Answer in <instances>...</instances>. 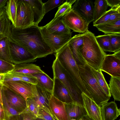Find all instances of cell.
Masks as SVG:
<instances>
[{"mask_svg":"<svg viewBox=\"0 0 120 120\" xmlns=\"http://www.w3.org/2000/svg\"><path fill=\"white\" fill-rule=\"evenodd\" d=\"M9 39L10 42L24 48L37 59L53 53L43 38L38 26L34 25L25 29H19L12 26Z\"/></svg>","mask_w":120,"mask_h":120,"instance_id":"6da1fadb","label":"cell"},{"mask_svg":"<svg viewBox=\"0 0 120 120\" xmlns=\"http://www.w3.org/2000/svg\"><path fill=\"white\" fill-rule=\"evenodd\" d=\"M83 34V43L81 51L86 63L96 70H100L106 54L100 47L94 34L88 30Z\"/></svg>","mask_w":120,"mask_h":120,"instance_id":"7a4b0ae2","label":"cell"},{"mask_svg":"<svg viewBox=\"0 0 120 120\" xmlns=\"http://www.w3.org/2000/svg\"><path fill=\"white\" fill-rule=\"evenodd\" d=\"M78 66L81 79L93 100L100 107L108 102L110 97L105 94L99 86L91 67L86 63Z\"/></svg>","mask_w":120,"mask_h":120,"instance_id":"3957f363","label":"cell"},{"mask_svg":"<svg viewBox=\"0 0 120 120\" xmlns=\"http://www.w3.org/2000/svg\"><path fill=\"white\" fill-rule=\"evenodd\" d=\"M55 53L56 58L69 73L82 92L92 98L81 79L78 65L73 56L68 42Z\"/></svg>","mask_w":120,"mask_h":120,"instance_id":"277c9868","label":"cell"},{"mask_svg":"<svg viewBox=\"0 0 120 120\" xmlns=\"http://www.w3.org/2000/svg\"><path fill=\"white\" fill-rule=\"evenodd\" d=\"M53 78L59 79L68 91L73 101L83 105L81 94L82 92L67 72L56 58L52 66Z\"/></svg>","mask_w":120,"mask_h":120,"instance_id":"5b68a950","label":"cell"},{"mask_svg":"<svg viewBox=\"0 0 120 120\" xmlns=\"http://www.w3.org/2000/svg\"><path fill=\"white\" fill-rule=\"evenodd\" d=\"M34 25V14L30 6L25 0H18L15 28L24 29Z\"/></svg>","mask_w":120,"mask_h":120,"instance_id":"8992f818","label":"cell"},{"mask_svg":"<svg viewBox=\"0 0 120 120\" xmlns=\"http://www.w3.org/2000/svg\"><path fill=\"white\" fill-rule=\"evenodd\" d=\"M3 85L22 97L26 101L28 98H35L37 95L36 85L24 81H4Z\"/></svg>","mask_w":120,"mask_h":120,"instance_id":"52a82bcc","label":"cell"},{"mask_svg":"<svg viewBox=\"0 0 120 120\" xmlns=\"http://www.w3.org/2000/svg\"><path fill=\"white\" fill-rule=\"evenodd\" d=\"M100 70L112 77H120V50L112 54H106Z\"/></svg>","mask_w":120,"mask_h":120,"instance_id":"ba28073f","label":"cell"},{"mask_svg":"<svg viewBox=\"0 0 120 120\" xmlns=\"http://www.w3.org/2000/svg\"><path fill=\"white\" fill-rule=\"evenodd\" d=\"M63 19L67 26L75 32L83 33L88 30V25L85 21L72 9Z\"/></svg>","mask_w":120,"mask_h":120,"instance_id":"9c48e42d","label":"cell"},{"mask_svg":"<svg viewBox=\"0 0 120 120\" xmlns=\"http://www.w3.org/2000/svg\"><path fill=\"white\" fill-rule=\"evenodd\" d=\"M45 41L53 53H55L67 43L71 38V34L56 35L47 32L42 26L39 27Z\"/></svg>","mask_w":120,"mask_h":120,"instance_id":"30bf717a","label":"cell"},{"mask_svg":"<svg viewBox=\"0 0 120 120\" xmlns=\"http://www.w3.org/2000/svg\"><path fill=\"white\" fill-rule=\"evenodd\" d=\"M72 10L80 16L89 25L94 21V6L91 0H76Z\"/></svg>","mask_w":120,"mask_h":120,"instance_id":"8fae6325","label":"cell"},{"mask_svg":"<svg viewBox=\"0 0 120 120\" xmlns=\"http://www.w3.org/2000/svg\"><path fill=\"white\" fill-rule=\"evenodd\" d=\"M83 41L82 33L75 35L68 42V46L78 65H83L86 63L81 54Z\"/></svg>","mask_w":120,"mask_h":120,"instance_id":"7c38bea8","label":"cell"},{"mask_svg":"<svg viewBox=\"0 0 120 120\" xmlns=\"http://www.w3.org/2000/svg\"><path fill=\"white\" fill-rule=\"evenodd\" d=\"M63 16L52 19L42 27L47 32L53 35L60 36L71 34V29L63 20Z\"/></svg>","mask_w":120,"mask_h":120,"instance_id":"4fadbf2b","label":"cell"},{"mask_svg":"<svg viewBox=\"0 0 120 120\" xmlns=\"http://www.w3.org/2000/svg\"><path fill=\"white\" fill-rule=\"evenodd\" d=\"M4 92L10 106L18 112L21 113L26 108V101L22 97L3 86Z\"/></svg>","mask_w":120,"mask_h":120,"instance_id":"5bb4252c","label":"cell"},{"mask_svg":"<svg viewBox=\"0 0 120 120\" xmlns=\"http://www.w3.org/2000/svg\"><path fill=\"white\" fill-rule=\"evenodd\" d=\"M83 105L87 115L92 120H102L101 107L92 98L82 92Z\"/></svg>","mask_w":120,"mask_h":120,"instance_id":"9a60e30c","label":"cell"},{"mask_svg":"<svg viewBox=\"0 0 120 120\" xmlns=\"http://www.w3.org/2000/svg\"><path fill=\"white\" fill-rule=\"evenodd\" d=\"M10 48L12 56L18 60L17 64L33 62L36 60L37 58L31 53L20 46L10 42Z\"/></svg>","mask_w":120,"mask_h":120,"instance_id":"2e32d148","label":"cell"},{"mask_svg":"<svg viewBox=\"0 0 120 120\" xmlns=\"http://www.w3.org/2000/svg\"><path fill=\"white\" fill-rule=\"evenodd\" d=\"M65 103L52 95L49 107L56 120H68L65 108Z\"/></svg>","mask_w":120,"mask_h":120,"instance_id":"e0dca14e","label":"cell"},{"mask_svg":"<svg viewBox=\"0 0 120 120\" xmlns=\"http://www.w3.org/2000/svg\"><path fill=\"white\" fill-rule=\"evenodd\" d=\"M65 108L68 120L72 119L79 120L87 115L83 105L76 101L65 103Z\"/></svg>","mask_w":120,"mask_h":120,"instance_id":"ac0fdd59","label":"cell"},{"mask_svg":"<svg viewBox=\"0 0 120 120\" xmlns=\"http://www.w3.org/2000/svg\"><path fill=\"white\" fill-rule=\"evenodd\" d=\"M54 84L52 95L61 101L66 103L73 101L68 90L58 79L53 78Z\"/></svg>","mask_w":120,"mask_h":120,"instance_id":"d6986e66","label":"cell"},{"mask_svg":"<svg viewBox=\"0 0 120 120\" xmlns=\"http://www.w3.org/2000/svg\"><path fill=\"white\" fill-rule=\"evenodd\" d=\"M101 108L102 120H115L120 114V109L114 101L107 102Z\"/></svg>","mask_w":120,"mask_h":120,"instance_id":"ffe728a7","label":"cell"},{"mask_svg":"<svg viewBox=\"0 0 120 120\" xmlns=\"http://www.w3.org/2000/svg\"><path fill=\"white\" fill-rule=\"evenodd\" d=\"M25 0L30 6L33 12L34 25L38 26L45 14L43 3L41 0Z\"/></svg>","mask_w":120,"mask_h":120,"instance_id":"44dd1931","label":"cell"},{"mask_svg":"<svg viewBox=\"0 0 120 120\" xmlns=\"http://www.w3.org/2000/svg\"><path fill=\"white\" fill-rule=\"evenodd\" d=\"M12 24L7 17L4 8L0 9V39L4 37L9 38Z\"/></svg>","mask_w":120,"mask_h":120,"instance_id":"7402d4cb","label":"cell"},{"mask_svg":"<svg viewBox=\"0 0 120 120\" xmlns=\"http://www.w3.org/2000/svg\"><path fill=\"white\" fill-rule=\"evenodd\" d=\"M9 71L26 75L44 72L39 66L34 64L29 63L18 64L13 69Z\"/></svg>","mask_w":120,"mask_h":120,"instance_id":"603a6c76","label":"cell"},{"mask_svg":"<svg viewBox=\"0 0 120 120\" xmlns=\"http://www.w3.org/2000/svg\"><path fill=\"white\" fill-rule=\"evenodd\" d=\"M36 85L37 95L34 99L39 108L44 106L49 107L50 99L52 93L44 89L38 85Z\"/></svg>","mask_w":120,"mask_h":120,"instance_id":"cb8c5ba5","label":"cell"},{"mask_svg":"<svg viewBox=\"0 0 120 120\" xmlns=\"http://www.w3.org/2000/svg\"><path fill=\"white\" fill-rule=\"evenodd\" d=\"M28 75L35 78L37 79L38 82L37 85L52 93L54 80L45 73H38Z\"/></svg>","mask_w":120,"mask_h":120,"instance_id":"d4e9b609","label":"cell"},{"mask_svg":"<svg viewBox=\"0 0 120 120\" xmlns=\"http://www.w3.org/2000/svg\"><path fill=\"white\" fill-rule=\"evenodd\" d=\"M105 34H120V19L94 26Z\"/></svg>","mask_w":120,"mask_h":120,"instance_id":"484cf974","label":"cell"},{"mask_svg":"<svg viewBox=\"0 0 120 120\" xmlns=\"http://www.w3.org/2000/svg\"><path fill=\"white\" fill-rule=\"evenodd\" d=\"M18 0H9L4 8L6 15L15 28L16 25Z\"/></svg>","mask_w":120,"mask_h":120,"instance_id":"4316f807","label":"cell"},{"mask_svg":"<svg viewBox=\"0 0 120 120\" xmlns=\"http://www.w3.org/2000/svg\"><path fill=\"white\" fill-rule=\"evenodd\" d=\"M10 42L7 37L0 39V58L11 63L13 60L10 49Z\"/></svg>","mask_w":120,"mask_h":120,"instance_id":"83f0119b","label":"cell"},{"mask_svg":"<svg viewBox=\"0 0 120 120\" xmlns=\"http://www.w3.org/2000/svg\"><path fill=\"white\" fill-rule=\"evenodd\" d=\"M109 89L114 101H120V77L111 76L109 81Z\"/></svg>","mask_w":120,"mask_h":120,"instance_id":"f1b7e54d","label":"cell"},{"mask_svg":"<svg viewBox=\"0 0 120 120\" xmlns=\"http://www.w3.org/2000/svg\"><path fill=\"white\" fill-rule=\"evenodd\" d=\"M94 6V21H96L107 11L108 5L106 0H95Z\"/></svg>","mask_w":120,"mask_h":120,"instance_id":"f546056e","label":"cell"},{"mask_svg":"<svg viewBox=\"0 0 120 120\" xmlns=\"http://www.w3.org/2000/svg\"><path fill=\"white\" fill-rule=\"evenodd\" d=\"M91 68L99 86L105 94L111 97V95L108 85L105 80L102 71L100 70H96L92 67Z\"/></svg>","mask_w":120,"mask_h":120,"instance_id":"4dcf8cb0","label":"cell"},{"mask_svg":"<svg viewBox=\"0 0 120 120\" xmlns=\"http://www.w3.org/2000/svg\"><path fill=\"white\" fill-rule=\"evenodd\" d=\"M2 95L3 103V106L5 116V120H9L11 118L20 114L21 113L11 108L9 105L6 100L3 87L2 91Z\"/></svg>","mask_w":120,"mask_h":120,"instance_id":"1f68e13d","label":"cell"},{"mask_svg":"<svg viewBox=\"0 0 120 120\" xmlns=\"http://www.w3.org/2000/svg\"><path fill=\"white\" fill-rule=\"evenodd\" d=\"M75 0H66L59 7L58 10L52 20L63 17L69 13L71 10L72 5L75 2Z\"/></svg>","mask_w":120,"mask_h":120,"instance_id":"d6a6232c","label":"cell"},{"mask_svg":"<svg viewBox=\"0 0 120 120\" xmlns=\"http://www.w3.org/2000/svg\"><path fill=\"white\" fill-rule=\"evenodd\" d=\"M110 34L99 35L96 36L98 44L104 52H111L110 42Z\"/></svg>","mask_w":120,"mask_h":120,"instance_id":"836d02e7","label":"cell"},{"mask_svg":"<svg viewBox=\"0 0 120 120\" xmlns=\"http://www.w3.org/2000/svg\"><path fill=\"white\" fill-rule=\"evenodd\" d=\"M26 102V108L25 110L35 118L38 117L39 108L34 98H28Z\"/></svg>","mask_w":120,"mask_h":120,"instance_id":"e575fe53","label":"cell"},{"mask_svg":"<svg viewBox=\"0 0 120 120\" xmlns=\"http://www.w3.org/2000/svg\"><path fill=\"white\" fill-rule=\"evenodd\" d=\"M120 9V6L114 7L107 11L101 17L93 23L94 26L106 22L111 15L119 10Z\"/></svg>","mask_w":120,"mask_h":120,"instance_id":"d590c367","label":"cell"},{"mask_svg":"<svg viewBox=\"0 0 120 120\" xmlns=\"http://www.w3.org/2000/svg\"><path fill=\"white\" fill-rule=\"evenodd\" d=\"M110 42L111 52L120 50V34H110Z\"/></svg>","mask_w":120,"mask_h":120,"instance_id":"8d00e7d4","label":"cell"},{"mask_svg":"<svg viewBox=\"0 0 120 120\" xmlns=\"http://www.w3.org/2000/svg\"><path fill=\"white\" fill-rule=\"evenodd\" d=\"M6 73L12 76L19 78L22 81L35 85H37L38 84L37 79L29 75L10 71Z\"/></svg>","mask_w":120,"mask_h":120,"instance_id":"74e56055","label":"cell"},{"mask_svg":"<svg viewBox=\"0 0 120 120\" xmlns=\"http://www.w3.org/2000/svg\"><path fill=\"white\" fill-rule=\"evenodd\" d=\"M38 117L44 120H56L49 108L44 106L39 108Z\"/></svg>","mask_w":120,"mask_h":120,"instance_id":"f35d334b","label":"cell"},{"mask_svg":"<svg viewBox=\"0 0 120 120\" xmlns=\"http://www.w3.org/2000/svg\"><path fill=\"white\" fill-rule=\"evenodd\" d=\"M64 0H49L43 3L45 14L54 8L59 6Z\"/></svg>","mask_w":120,"mask_h":120,"instance_id":"ab89813d","label":"cell"},{"mask_svg":"<svg viewBox=\"0 0 120 120\" xmlns=\"http://www.w3.org/2000/svg\"><path fill=\"white\" fill-rule=\"evenodd\" d=\"M13 64L0 58V72L5 73L11 71L15 67Z\"/></svg>","mask_w":120,"mask_h":120,"instance_id":"60d3db41","label":"cell"},{"mask_svg":"<svg viewBox=\"0 0 120 120\" xmlns=\"http://www.w3.org/2000/svg\"><path fill=\"white\" fill-rule=\"evenodd\" d=\"M36 118L25 110L9 120H34Z\"/></svg>","mask_w":120,"mask_h":120,"instance_id":"b9f144b4","label":"cell"},{"mask_svg":"<svg viewBox=\"0 0 120 120\" xmlns=\"http://www.w3.org/2000/svg\"><path fill=\"white\" fill-rule=\"evenodd\" d=\"M119 19H120V9L112 14L106 22H109Z\"/></svg>","mask_w":120,"mask_h":120,"instance_id":"7bdbcfd3","label":"cell"},{"mask_svg":"<svg viewBox=\"0 0 120 120\" xmlns=\"http://www.w3.org/2000/svg\"><path fill=\"white\" fill-rule=\"evenodd\" d=\"M108 6L111 7L120 6V0H106Z\"/></svg>","mask_w":120,"mask_h":120,"instance_id":"ee69618b","label":"cell"},{"mask_svg":"<svg viewBox=\"0 0 120 120\" xmlns=\"http://www.w3.org/2000/svg\"><path fill=\"white\" fill-rule=\"evenodd\" d=\"M5 116L3 105L0 103V120H5Z\"/></svg>","mask_w":120,"mask_h":120,"instance_id":"f6af8a7d","label":"cell"},{"mask_svg":"<svg viewBox=\"0 0 120 120\" xmlns=\"http://www.w3.org/2000/svg\"><path fill=\"white\" fill-rule=\"evenodd\" d=\"M8 0H0V9L4 7Z\"/></svg>","mask_w":120,"mask_h":120,"instance_id":"bcb514c9","label":"cell"},{"mask_svg":"<svg viewBox=\"0 0 120 120\" xmlns=\"http://www.w3.org/2000/svg\"><path fill=\"white\" fill-rule=\"evenodd\" d=\"M5 73H0V84H3L4 82Z\"/></svg>","mask_w":120,"mask_h":120,"instance_id":"7dc6e473","label":"cell"},{"mask_svg":"<svg viewBox=\"0 0 120 120\" xmlns=\"http://www.w3.org/2000/svg\"><path fill=\"white\" fill-rule=\"evenodd\" d=\"M3 87V84H0V103L2 105L3 103L2 98V91Z\"/></svg>","mask_w":120,"mask_h":120,"instance_id":"c3c4849f","label":"cell"},{"mask_svg":"<svg viewBox=\"0 0 120 120\" xmlns=\"http://www.w3.org/2000/svg\"><path fill=\"white\" fill-rule=\"evenodd\" d=\"M79 120H92L89 117L88 115L84 116L80 118Z\"/></svg>","mask_w":120,"mask_h":120,"instance_id":"681fc988","label":"cell"},{"mask_svg":"<svg viewBox=\"0 0 120 120\" xmlns=\"http://www.w3.org/2000/svg\"><path fill=\"white\" fill-rule=\"evenodd\" d=\"M34 120H44L43 119L41 118L38 117L36 118Z\"/></svg>","mask_w":120,"mask_h":120,"instance_id":"f907efd6","label":"cell"},{"mask_svg":"<svg viewBox=\"0 0 120 120\" xmlns=\"http://www.w3.org/2000/svg\"><path fill=\"white\" fill-rule=\"evenodd\" d=\"M76 120L74 119H72L71 120Z\"/></svg>","mask_w":120,"mask_h":120,"instance_id":"816d5d0a","label":"cell"},{"mask_svg":"<svg viewBox=\"0 0 120 120\" xmlns=\"http://www.w3.org/2000/svg\"><path fill=\"white\" fill-rule=\"evenodd\" d=\"M119 120H120V119Z\"/></svg>","mask_w":120,"mask_h":120,"instance_id":"f5cc1de1","label":"cell"},{"mask_svg":"<svg viewBox=\"0 0 120 120\" xmlns=\"http://www.w3.org/2000/svg\"></svg>","mask_w":120,"mask_h":120,"instance_id":"db71d44e","label":"cell"}]
</instances>
